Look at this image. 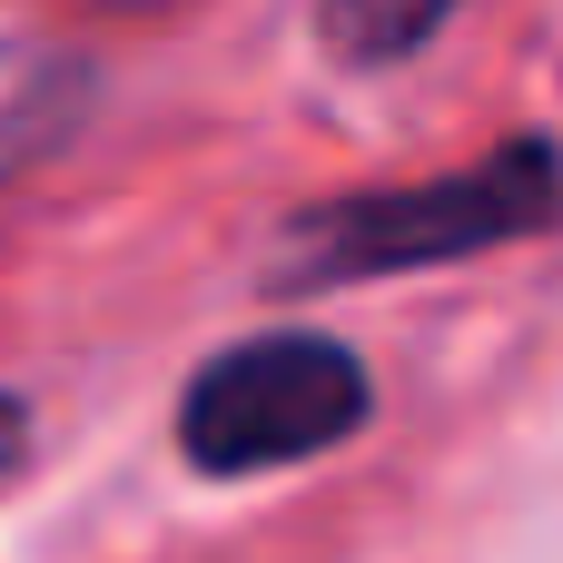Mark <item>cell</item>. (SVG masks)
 <instances>
[{"mask_svg":"<svg viewBox=\"0 0 563 563\" xmlns=\"http://www.w3.org/2000/svg\"><path fill=\"white\" fill-rule=\"evenodd\" d=\"M563 228V158L544 139H515L455 178L426 188H366V198H327L287 228L277 247V287H336V277H396V267H455L475 247L505 238H544Z\"/></svg>","mask_w":563,"mask_h":563,"instance_id":"obj_1","label":"cell"},{"mask_svg":"<svg viewBox=\"0 0 563 563\" xmlns=\"http://www.w3.org/2000/svg\"><path fill=\"white\" fill-rule=\"evenodd\" d=\"M366 426V366L336 336H247L208 356L178 396V455L198 475H267L346 445Z\"/></svg>","mask_w":563,"mask_h":563,"instance_id":"obj_2","label":"cell"},{"mask_svg":"<svg viewBox=\"0 0 563 563\" xmlns=\"http://www.w3.org/2000/svg\"><path fill=\"white\" fill-rule=\"evenodd\" d=\"M445 20H455V0H317V40H327L346 69L406 59V49H426Z\"/></svg>","mask_w":563,"mask_h":563,"instance_id":"obj_3","label":"cell"},{"mask_svg":"<svg viewBox=\"0 0 563 563\" xmlns=\"http://www.w3.org/2000/svg\"><path fill=\"white\" fill-rule=\"evenodd\" d=\"M20 455H30V406H20V396H0V475H10Z\"/></svg>","mask_w":563,"mask_h":563,"instance_id":"obj_4","label":"cell"}]
</instances>
